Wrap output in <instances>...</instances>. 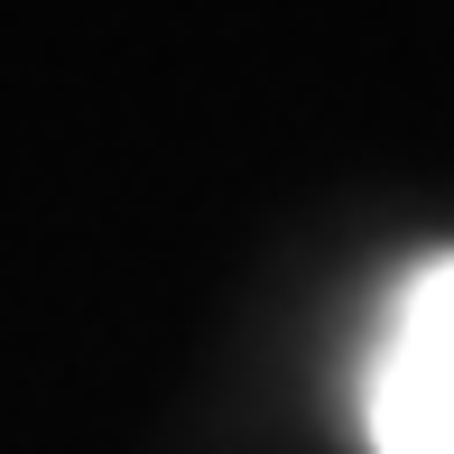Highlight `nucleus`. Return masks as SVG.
<instances>
[{
	"label": "nucleus",
	"instance_id": "f257e3e1",
	"mask_svg": "<svg viewBox=\"0 0 454 454\" xmlns=\"http://www.w3.org/2000/svg\"><path fill=\"white\" fill-rule=\"evenodd\" d=\"M362 436L371 454H454V251L418 260L371 325Z\"/></svg>",
	"mask_w": 454,
	"mask_h": 454
}]
</instances>
